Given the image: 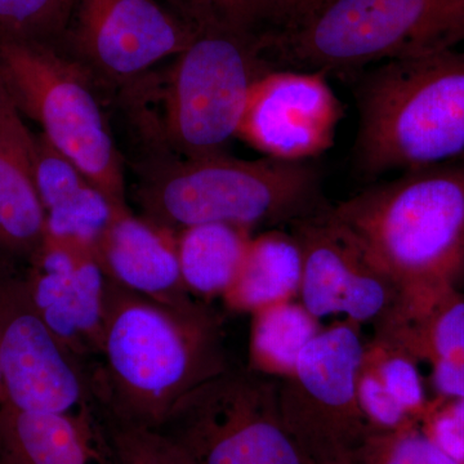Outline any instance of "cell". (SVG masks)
<instances>
[{"label": "cell", "mask_w": 464, "mask_h": 464, "mask_svg": "<svg viewBox=\"0 0 464 464\" xmlns=\"http://www.w3.org/2000/svg\"><path fill=\"white\" fill-rule=\"evenodd\" d=\"M230 368L221 317L199 301L170 307L108 277L92 383L103 418L160 430L191 391Z\"/></svg>", "instance_id": "obj_1"}, {"label": "cell", "mask_w": 464, "mask_h": 464, "mask_svg": "<svg viewBox=\"0 0 464 464\" xmlns=\"http://www.w3.org/2000/svg\"><path fill=\"white\" fill-rule=\"evenodd\" d=\"M331 210L402 295L464 289V161L400 172Z\"/></svg>", "instance_id": "obj_2"}, {"label": "cell", "mask_w": 464, "mask_h": 464, "mask_svg": "<svg viewBox=\"0 0 464 464\" xmlns=\"http://www.w3.org/2000/svg\"><path fill=\"white\" fill-rule=\"evenodd\" d=\"M355 97L365 176L464 161V50L382 63Z\"/></svg>", "instance_id": "obj_3"}, {"label": "cell", "mask_w": 464, "mask_h": 464, "mask_svg": "<svg viewBox=\"0 0 464 464\" xmlns=\"http://www.w3.org/2000/svg\"><path fill=\"white\" fill-rule=\"evenodd\" d=\"M322 174L311 161L244 160L226 154L160 158L148 164L137 190L143 218L176 235L207 224H292L317 212Z\"/></svg>", "instance_id": "obj_4"}, {"label": "cell", "mask_w": 464, "mask_h": 464, "mask_svg": "<svg viewBox=\"0 0 464 464\" xmlns=\"http://www.w3.org/2000/svg\"><path fill=\"white\" fill-rule=\"evenodd\" d=\"M464 44V0H326L275 34L268 51L288 69L353 72Z\"/></svg>", "instance_id": "obj_5"}, {"label": "cell", "mask_w": 464, "mask_h": 464, "mask_svg": "<svg viewBox=\"0 0 464 464\" xmlns=\"http://www.w3.org/2000/svg\"><path fill=\"white\" fill-rule=\"evenodd\" d=\"M0 83L61 154L116 208H128L123 161L87 67L60 45L0 38Z\"/></svg>", "instance_id": "obj_6"}, {"label": "cell", "mask_w": 464, "mask_h": 464, "mask_svg": "<svg viewBox=\"0 0 464 464\" xmlns=\"http://www.w3.org/2000/svg\"><path fill=\"white\" fill-rule=\"evenodd\" d=\"M268 36L198 30L170 67L159 139L182 159L225 154L237 139L250 88L274 66Z\"/></svg>", "instance_id": "obj_7"}, {"label": "cell", "mask_w": 464, "mask_h": 464, "mask_svg": "<svg viewBox=\"0 0 464 464\" xmlns=\"http://www.w3.org/2000/svg\"><path fill=\"white\" fill-rule=\"evenodd\" d=\"M158 431L192 464H310L284 423L279 381L249 368L204 382Z\"/></svg>", "instance_id": "obj_8"}, {"label": "cell", "mask_w": 464, "mask_h": 464, "mask_svg": "<svg viewBox=\"0 0 464 464\" xmlns=\"http://www.w3.org/2000/svg\"><path fill=\"white\" fill-rule=\"evenodd\" d=\"M360 329L346 320L322 329L295 372L277 380L284 423L310 464L347 459L375 431L357 398L365 350Z\"/></svg>", "instance_id": "obj_9"}, {"label": "cell", "mask_w": 464, "mask_h": 464, "mask_svg": "<svg viewBox=\"0 0 464 464\" xmlns=\"http://www.w3.org/2000/svg\"><path fill=\"white\" fill-rule=\"evenodd\" d=\"M0 372L5 404L29 413H100L92 365L63 346L36 310L23 270L0 266Z\"/></svg>", "instance_id": "obj_10"}, {"label": "cell", "mask_w": 464, "mask_h": 464, "mask_svg": "<svg viewBox=\"0 0 464 464\" xmlns=\"http://www.w3.org/2000/svg\"><path fill=\"white\" fill-rule=\"evenodd\" d=\"M197 34L163 0H76L60 47L100 83L123 87L179 56Z\"/></svg>", "instance_id": "obj_11"}, {"label": "cell", "mask_w": 464, "mask_h": 464, "mask_svg": "<svg viewBox=\"0 0 464 464\" xmlns=\"http://www.w3.org/2000/svg\"><path fill=\"white\" fill-rule=\"evenodd\" d=\"M304 275L298 301L317 320L342 316L362 326L380 324L402 295L355 235L333 216L331 207L295 219Z\"/></svg>", "instance_id": "obj_12"}, {"label": "cell", "mask_w": 464, "mask_h": 464, "mask_svg": "<svg viewBox=\"0 0 464 464\" xmlns=\"http://www.w3.org/2000/svg\"><path fill=\"white\" fill-rule=\"evenodd\" d=\"M343 116L325 72L274 67L250 88L237 137L265 157L311 161L332 148Z\"/></svg>", "instance_id": "obj_13"}, {"label": "cell", "mask_w": 464, "mask_h": 464, "mask_svg": "<svg viewBox=\"0 0 464 464\" xmlns=\"http://www.w3.org/2000/svg\"><path fill=\"white\" fill-rule=\"evenodd\" d=\"M23 276L36 310L61 343L88 364L99 359L108 276L96 250L45 235Z\"/></svg>", "instance_id": "obj_14"}, {"label": "cell", "mask_w": 464, "mask_h": 464, "mask_svg": "<svg viewBox=\"0 0 464 464\" xmlns=\"http://www.w3.org/2000/svg\"><path fill=\"white\" fill-rule=\"evenodd\" d=\"M374 331L429 368L435 398L464 400V289L402 295Z\"/></svg>", "instance_id": "obj_15"}, {"label": "cell", "mask_w": 464, "mask_h": 464, "mask_svg": "<svg viewBox=\"0 0 464 464\" xmlns=\"http://www.w3.org/2000/svg\"><path fill=\"white\" fill-rule=\"evenodd\" d=\"M44 237L36 136L0 83V266L24 270Z\"/></svg>", "instance_id": "obj_16"}, {"label": "cell", "mask_w": 464, "mask_h": 464, "mask_svg": "<svg viewBox=\"0 0 464 464\" xmlns=\"http://www.w3.org/2000/svg\"><path fill=\"white\" fill-rule=\"evenodd\" d=\"M94 250L110 280L143 297L179 308L201 301L183 283L176 235L133 216L130 208L116 210Z\"/></svg>", "instance_id": "obj_17"}, {"label": "cell", "mask_w": 464, "mask_h": 464, "mask_svg": "<svg viewBox=\"0 0 464 464\" xmlns=\"http://www.w3.org/2000/svg\"><path fill=\"white\" fill-rule=\"evenodd\" d=\"M0 464H112L100 413L0 408Z\"/></svg>", "instance_id": "obj_18"}, {"label": "cell", "mask_w": 464, "mask_h": 464, "mask_svg": "<svg viewBox=\"0 0 464 464\" xmlns=\"http://www.w3.org/2000/svg\"><path fill=\"white\" fill-rule=\"evenodd\" d=\"M36 186L45 217V235L96 249L116 208L43 134L36 136Z\"/></svg>", "instance_id": "obj_19"}, {"label": "cell", "mask_w": 464, "mask_h": 464, "mask_svg": "<svg viewBox=\"0 0 464 464\" xmlns=\"http://www.w3.org/2000/svg\"><path fill=\"white\" fill-rule=\"evenodd\" d=\"M304 256L293 232L253 235L240 273L225 293V306L237 314L295 301L301 290Z\"/></svg>", "instance_id": "obj_20"}, {"label": "cell", "mask_w": 464, "mask_h": 464, "mask_svg": "<svg viewBox=\"0 0 464 464\" xmlns=\"http://www.w3.org/2000/svg\"><path fill=\"white\" fill-rule=\"evenodd\" d=\"M253 231L237 226H191L176 234L177 256L186 288L201 301L224 297L240 273Z\"/></svg>", "instance_id": "obj_21"}, {"label": "cell", "mask_w": 464, "mask_h": 464, "mask_svg": "<svg viewBox=\"0 0 464 464\" xmlns=\"http://www.w3.org/2000/svg\"><path fill=\"white\" fill-rule=\"evenodd\" d=\"M252 316L248 368L274 380L295 372L302 351L323 329L297 299L261 308Z\"/></svg>", "instance_id": "obj_22"}, {"label": "cell", "mask_w": 464, "mask_h": 464, "mask_svg": "<svg viewBox=\"0 0 464 464\" xmlns=\"http://www.w3.org/2000/svg\"><path fill=\"white\" fill-rule=\"evenodd\" d=\"M197 30L270 36L292 25L289 0H163Z\"/></svg>", "instance_id": "obj_23"}, {"label": "cell", "mask_w": 464, "mask_h": 464, "mask_svg": "<svg viewBox=\"0 0 464 464\" xmlns=\"http://www.w3.org/2000/svg\"><path fill=\"white\" fill-rule=\"evenodd\" d=\"M362 364L377 375L384 389L405 409L406 413L415 420L422 418L430 400L427 399L420 365L413 357L374 335L372 342L365 343Z\"/></svg>", "instance_id": "obj_24"}, {"label": "cell", "mask_w": 464, "mask_h": 464, "mask_svg": "<svg viewBox=\"0 0 464 464\" xmlns=\"http://www.w3.org/2000/svg\"><path fill=\"white\" fill-rule=\"evenodd\" d=\"M353 464H458L436 444L422 424L375 430L353 450Z\"/></svg>", "instance_id": "obj_25"}, {"label": "cell", "mask_w": 464, "mask_h": 464, "mask_svg": "<svg viewBox=\"0 0 464 464\" xmlns=\"http://www.w3.org/2000/svg\"><path fill=\"white\" fill-rule=\"evenodd\" d=\"M76 0H0V38L61 45Z\"/></svg>", "instance_id": "obj_26"}, {"label": "cell", "mask_w": 464, "mask_h": 464, "mask_svg": "<svg viewBox=\"0 0 464 464\" xmlns=\"http://www.w3.org/2000/svg\"><path fill=\"white\" fill-rule=\"evenodd\" d=\"M102 420L112 464H192L166 433Z\"/></svg>", "instance_id": "obj_27"}, {"label": "cell", "mask_w": 464, "mask_h": 464, "mask_svg": "<svg viewBox=\"0 0 464 464\" xmlns=\"http://www.w3.org/2000/svg\"><path fill=\"white\" fill-rule=\"evenodd\" d=\"M357 398L365 417L375 430H395L418 422L406 413L405 409L384 389L377 375L364 364L357 375Z\"/></svg>", "instance_id": "obj_28"}, {"label": "cell", "mask_w": 464, "mask_h": 464, "mask_svg": "<svg viewBox=\"0 0 464 464\" xmlns=\"http://www.w3.org/2000/svg\"><path fill=\"white\" fill-rule=\"evenodd\" d=\"M324 0H289L290 12H292V27L299 25L304 23L308 17L313 16L314 14L322 7ZM286 29V30H288Z\"/></svg>", "instance_id": "obj_29"}, {"label": "cell", "mask_w": 464, "mask_h": 464, "mask_svg": "<svg viewBox=\"0 0 464 464\" xmlns=\"http://www.w3.org/2000/svg\"><path fill=\"white\" fill-rule=\"evenodd\" d=\"M7 400H5V384H3L2 372H0V408L5 405Z\"/></svg>", "instance_id": "obj_30"}, {"label": "cell", "mask_w": 464, "mask_h": 464, "mask_svg": "<svg viewBox=\"0 0 464 464\" xmlns=\"http://www.w3.org/2000/svg\"><path fill=\"white\" fill-rule=\"evenodd\" d=\"M325 464H353V462H351L350 458H347V459L335 460V462L325 463Z\"/></svg>", "instance_id": "obj_31"}, {"label": "cell", "mask_w": 464, "mask_h": 464, "mask_svg": "<svg viewBox=\"0 0 464 464\" xmlns=\"http://www.w3.org/2000/svg\"><path fill=\"white\" fill-rule=\"evenodd\" d=\"M325 2H326V0H324V3H325ZM324 3H323V5H324Z\"/></svg>", "instance_id": "obj_32"}]
</instances>
